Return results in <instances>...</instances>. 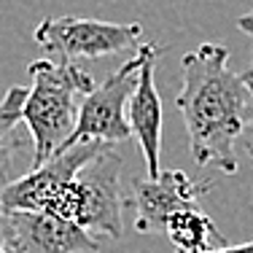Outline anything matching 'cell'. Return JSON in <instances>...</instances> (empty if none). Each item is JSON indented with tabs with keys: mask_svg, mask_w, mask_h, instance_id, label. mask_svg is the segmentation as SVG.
<instances>
[{
	"mask_svg": "<svg viewBox=\"0 0 253 253\" xmlns=\"http://www.w3.org/2000/svg\"><path fill=\"white\" fill-rule=\"evenodd\" d=\"M27 73L33 86L27 89L22 122L33 135V167H38L68 146L78 122V100L97 84L78 62H54L49 57L35 59Z\"/></svg>",
	"mask_w": 253,
	"mask_h": 253,
	"instance_id": "obj_2",
	"label": "cell"
},
{
	"mask_svg": "<svg viewBox=\"0 0 253 253\" xmlns=\"http://www.w3.org/2000/svg\"><path fill=\"white\" fill-rule=\"evenodd\" d=\"M0 253H8V210L0 205Z\"/></svg>",
	"mask_w": 253,
	"mask_h": 253,
	"instance_id": "obj_13",
	"label": "cell"
},
{
	"mask_svg": "<svg viewBox=\"0 0 253 253\" xmlns=\"http://www.w3.org/2000/svg\"><path fill=\"white\" fill-rule=\"evenodd\" d=\"M124 189H122V156L105 146L89 159L76 178L59 191L46 208L59 218H68L89 234L119 240L124 234Z\"/></svg>",
	"mask_w": 253,
	"mask_h": 253,
	"instance_id": "obj_3",
	"label": "cell"
},
{
	"mask_svg": "<svg viewBox=\"0 0 253 253\" xmlns=\"http://www.w3.org/2000/svg\"><path fill=\"white\" fill-rule=\"evenodd\" d=\"M183 86L175 105L183 116L189 151L197 165L234 175V146L251 126V89L243 73L229 68V49L221 43H202L183 54Z\"/></svg>",
	"mask_w": 253,
	"mask_h": 253,
	"instance_id": "obj_1",
	"label": "cell"
},
{
	"mask_svg": "<svg viewBox=\"0 0 253 253\" xmlns=\"http://www.w3.org/2000/svg\"><path fill=\"white\" fill-rule=\"evenodd\" d=\"M143 59H146V43L137 46L135 54L124 65H119L105 81L97 84L81 100L76 132L68 140V146H73V143H105V146H113V143H122L132 135L124 105L129 102L132 92L137 86Z\"/></svg>",
	"mask_w": 253,
	"mask_h": 253,
	"instance_id": "obj_5",
	"label": "cell"
},
{
	"mask_svg": "<svg viewBox=\"0 0 253 253\" xmlns=\"http://www.w3.org/2000/svg\"><path fill=\"white\" fill-rule=\"evenodd\" d=\"M237 27L251 38V65H248V70H245L243 76H245V78H253V8L248 11V14L240 16V19H237Z\"/></svg>",
	"mask_w": 253,
	"mask_h": 253,
	"instance_id": "obj_12",
	"label": "cell"
},
{
	"mask_svg": "<svg viewBox=\"0 0 253 253\" xmlns=\"http://www.w3.org/2000/svg\"><path fill=\"white\" fill-rule=\"evenodd\" d=\"M210 191V180H191L183 170H165L156 178H135L132 205L135 229L140 234H165L167 221L180 210L200 208V197Z\"/></svg>",
	"mask_w": 253,
	"mask_h": 253,
	"instance_id": "obj_7",
	"label": "cell"
},
{
	"mask_svg": "<svg viewBox=\"0 0 253 253\" xmlns=\"http://www.w3.org/2000/svg\"><path fill=\"white\" fill-rule=\"evenodd\" d=\"M175 253H183V251H175ZM205 253H253V240H251V243H243V245H224V248H213V251H205Z\"/></svg>",
	"mask_w": 253,
	"mask_h": 253,
	"instance_id": "obj_14",
	"label": "cell"
},
{
	"mask_svg": "<svg viewBox=\"0 0 253 253\" xmlns=\"http://www.w3.org/2000/svg\"><path fill=\"white\" fill-rule=\"evenodd\" d=\"M245 81H248V89H251V97H253V78H245ZM245 148H248V154L253 156V122H251V126L248 129H245Z\"/></svg>",
	"mask_w": 253,
	"mask_h": 253,
	"instance_id": "obj_15",
	"label": "cell"
},
{
	"mask_svg": "<svg viewBox=\"0 0 253 253\" xmlns=\"http://www.w3.org/2000/svg\"><path fill=\"white\" fill-rule=\"evenodd\" d=\"M27 89L25 86H11L5 97L0 100V191L11 183V162L14 151L19 148L16 140V126L22 122V111H25Z\"/></svg>",
	"mask_w": 253,
	"mask_h": 253,
	"instance_id": "obj_11",
	"label": "cell"
},
{
	"mask_svg": "<svg viewBox=\"0 0 253 253\" xmlns=\"http://www.w3.org/2000/svg\"><path fill=\"white\" fill-rule=\"evenodd\" d=\"M102 148H105V143H73V146H65L62 151H57L43 165L33 167L27 175L11 180L0 191V205L5 210H38V213H46V208L51 205L54 197Z\"/></svg>",
	"mask_w": 253,
	"mask_h": 253,
	"instance_id": "obj_6",
	"label": "cell"
},
{
	"mask_svg": "<svg viewBox=\"0 0 253 253\" xmlns=\"http://www.w3.org/2000/svg\"><path fill=\"white\" fill-rule=\"evenodd\" d=\"M140 35V25H119L84 16H49L35 27V43L54 62H78L137 49Z\"/></svg>",
	"mask_w": 253,
	"mask_h": 253,
	"instance_id": "obj_4",
	"label": "cell"
},
{
	"mask_svg": "<svg viewBox=\"0 0 253 253\" xmlns=\"http://www.w3.org/2000/svg\"><path fill=\"white\" fill-rule=\"evenodd\" d=\"M156 59H159V46L146 43V59H143L137 86L129 97V122L132 135L137 137L146 156L148 178L159 175V159H162V124H165V111H162V97L156 92Z\"/></svg>",
	"mask_w": 253,
	"mask_h": 253,
	"instance_id": "obj_9",
	"label": "cell"
},
{
	"mask_svg": "<svg viewBox=\"0 0 253 253\" xmlns=\"http://www.w3.org/2000/svg\"><path fill=\"white\" fill-rule=\"evenodd\" d=\"M102 240L54 213L8 210V253H97Z\"/></svg>",
	"mask_w": 253,
	"mask_h": 253,
	"instance_id": "obj_8",
	"label": "cell"
},
{
	"mask_svg": "<svg viewBox=\"0 0 253 253\" xmlns=\"http://www.w3.org/2000/svg\"><path fill=\"white\" fill-rule=\"evenodd\" d=\"M165 234L175 245V251H183V253H205V251H213V245H221V248L229 245L226 237L218 232L215 221L200 208L175 213L167 221Z\"/></svg>",
	"mask_w": 253,
	"mask_h": 253,
	"instance_id": "obj_10",
	"label": "cell"
}]
</instances>
